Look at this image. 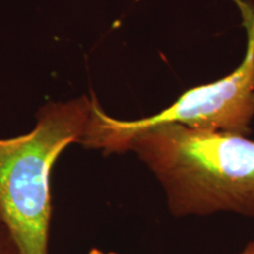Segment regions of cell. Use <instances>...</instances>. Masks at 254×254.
Masks as SVG:
<instances>
[{"instance_id":"1","label":"cell","mask_w":254,"mask_h":254,"mask_svg":"<svg viewBox=\"0 0 254 254\" xmlns=\"http://www.w3.org/2000/svg\"><path fill=\"white\" fill-rule=\"evenodd\" d=\"M127 151L154 174L174 217L254 218V140L246 135L167 124L135 134Z\"/></svg>"},{"instance_id":"2","label":"cell","mask_w":254,"mask_h":254,"mask_svg":"<svg viewBox=\"0 0 254 254\" xmlns=\"http://www.w3.org/2000/svg\"><path fill=\"white\" fill-rule=\"evenodd\" d=\"M91 109L86 95L47 103L30 132L0 138V221L21 254H49L51 172L65 148L80 142Z\"/></svg>"},{"instance_id":"3","label":"cell","mask_w":254,"mask_h":254,"mask_svg":"<svg viewBox=\"0 0 254 254\" xmlns=\"http://www.w3.org/2000/svg\"><path fill=\"white\" fill-rule=\"evenodd\" d=\"M231 1L239 9L247 38L245 56L233 72L190 88L165 110L135 120L109 116L92 95L90 118L79 144L104 154L124 153L135 134L167 124L249 134L254 120V1Z\"/></svg>"},{"instance_id":"4","label":"cell","mask_w":254,"mask_h":254,"mask_svg":"<svg viewBox=\"0 0 254 254\" xmlns=\"http://www.w3.org/2000/svg\"><path fill=\"white\" fill-rule=\"evenodd\" d=\"M0 254H21L11 232L0 221Z\"/></svg>"},{"instance_id":"5","label":"cell","mask_w":254,"mask_h":254,"mask_svg":"<svg viewBox=\"0 0 254 254\" xmlns=\"http://www.w3.org/2000/svg\"><path fill=\"white\" fill-rule=\"evenodd\" d=\"M241 254H254V240L251 241L249 245L245 247V250L241 252Z\"/></svg>"},{"instance_id":"6","label":"cell","mask_w":254,"mask_h":254,"mask_svg":"<svg viewBox=\"0 0 254 254\" xmlns=\"http://www.w3.org/2000/svg\"><path fill=\"white\" fill-rule=\"evenodd\" d=\"M88 254H117L114 252H105V251H101V250H98V249H92Z\"/></svg>"}]
</instances>
